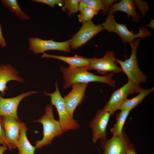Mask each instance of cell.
<instances>
[{
    "label": "cell",
    "mask_w": 154,
    "mask_h": 154,
    "mask_svg": "<svg viewBox=\"0 0 154 154\" xmlns=\"http://www.w3.org/2000/svg\"><path fill=\"white\" fill-rule=\"evenodd\" d=\"M60 70L64 80L63 87L64 89L77 83L98 82L107 84L113 88L116 86V81L113 79V74L112 73L99 76L89 72L82 68H76L70 66L67 68L61 66Z\"/></svg>",
    "instance_id": "obj_1"
},
{
    "label": "cell",
    "mask_w": 154,
    "mask_h": 154,
    "mask_svg": "<svg viewBox=\"0 0 154 154\" xmlns=\"http://www.w3.org/2000/svg\"><path fill=\"white\" fill-rule=\"evenodd\" d=\"M53 108L52 105H47L44 114L39 119L33 121L41 123L43 128L42 138L35 142L36 149H41L50 144L54 137L60 136L64 133L58 121L54 117Z\"/></svg>",
    "instance_id": "obj_2"
},
{
    "label": "cell",
    "mask_w": 154,
    "mask_h": 154,
    "mask_svg": "<svg viewBox=\"0 0 154 154\" xmlns=\"http://www.w3.org/2000/svg\"><path fill=\"white\" fill-rule=\"evenodd\" d=\"M140 40V38H136L129 43L131 53L129 58L124 61L116 59V62L120 65L122 72L127 76L128 80L138 84L145 82L147 79V76L139 68L137 58V50Z\"/></svg>",
    "instance_id": "obj_3"
},
{
    "label": "cell",
    "mask_w": 154,
    "mask_h": 154,
    "mask_svg": "<svg viewBox=\"0 0 154 154\" xmlns=\"http://www.w3.org/2000/svg\"><path fill=\"white\" fill-rule=\"evenodd\" d=\"M101 25L104 29L108 31L117 34L124 43H129L136 38H146L151 35V32L143 27L139 28L138 33H134L133 31H129L125 25L117 23L113 14H108Z\"/></svg>",
    "instance_id": "obj_4"
},
{
    "label": "cell",
    "mask_w": 154,
    "mask_h": 154,
    "mask_svg": "<svg viewBox=\"0 0 154 154\" xmlns=\"http://www.w3.org/2000/svg\"><path fill=\"white\" fill-rule=\"evenodd\" d=\"M55 91L52 93L44 92L46 95L51 98L52 105L56 108L59 116L58 121L64 132L70 130H75L80 127L78 121L71 118L69 115L63 98L59 90L57 83H55Z\"/></svg>",
    "instance_id": "obj_5"
},
{
    "label": "cell",
    "mask_w": 154,
    "mask_h": 154,
    "mask_svg": "<svg viewBox=\"0 0 154 154\" xmlns=\"http://www.w3.org/2000/svg\"><path fill=\"white\" fill-rule=\"evenodd\" d=\"M143 89L139 84L128 80L126 84L113 92L109 100L102 109L110 112L112 115L119 109L123 101L129 94L139 93Z\"/></svg>",
    "instance_id": "obj_6"
},
{
    "label": "cell",
    "mask_w": 154,
    "mask_h": 154,
    "mask_svg": "<svg viewBox=\"0 0 154 154\" xmlns=\"http://www.w3.org/2000/svg\"><path fill=\"white\" fill-rule=\"evenodd\" d=\"M114 53L112 51L106 52L102 58H93L89 64L82 68L85 70H94L104 76L108 73H118L122 72L116 62Z\"/></svg>",
    "instance_id": "obj_7"
},
{
    "label": "cell",
    "mask_w": 154,
    "mask_h": 154,
    "mask_svg": "<svg viewBox=\"0 0 154 154\" xmlns=\"http://www.w3.org/2000/svg\"><path fill=\"white\" fill-rule=\"evenodd\" d=\"M29 49L34 54L43 53L48 50H57L67 52L70 51V40L63 42H58L52 40H46L38 37L30 38L28 39Z\"/></svg>",
    "instance_id": "obj_8"
},
{
    "label": "cell",
    "mask_w": 154,
    "mask_h": 154,
    "mask_svg": "<svg viewBox=\"0 0 154 154\" xmlns=\"http://www.w3.org/2000/svg\"><path fill=\"white\" fill-rule=\"evenodd\" d=\"M104 30L101 24L95 25L92 20L82 23L79 30L70 39V47L73 49H76Z\"/></svg>",
    "instance_id": "obj_9"
},
{
    "label": "cell",
    "mask_w": 154,
    "mask_h": 154,
    "mask_svg": "<svg viewBox=\"0 0 154 154\" xmlns=\"http://www.w3.org/2000/svg\"><path fill=\"white\" fill-rule=\"evenodd\" d=\"M132 144L124 131L121 135L102 139L100 141L104 154H126L127 148Z\"/></svg>",
    "instance_id": "obj_10"
},
{
    "label": "cell",
    "mask_w": 154,
    "mask_h": 154,
    "mask_svg": "<svg viewBox=\"0 0 154 154\" xmlns=\"http://www.w3.org/2000/svg\"><path fill=\"white\" fill-rule=\"evenodd\" d=\"M1 120L8 148L11 150L16 148L20 129L24 123L9 116H1Z\"/></svg>",
    "instance_id": "obj_11"
},
{
    "label": "cell",
    "mask_w": 154,
    "mask_h": 154,
    "mask_svg": "<svg viewBox=\"0 0 154 154\" xmlns=\"http://www.w3.org/2000/svg\"><path fill=\"white\" fill-rule=\"evenodd\" d=\"M88 84L82 83L73 84L71 91L63 98L68 113L72 118L77 107L81 104L86 97L85 92Z\"/></svg>",
    "instance_id": "obj_12"
},
{
    "label": "cell",
    "mask_w": 154,
    "mask_h": 154,
    "mask_svg": "<svg viewBox=\"0 0 154 154\" xmlns=\"http://www.w3.org/2000/svg\"><path fill=\"white\" fill-rule=\"evenodd\" d=\"M111 114L109 112L102 109L98 110L97 114L89 123L92 129V139L93 142L96 143L100 139L106 137V129Z\"/></svg>",
    "instance_id": "obj_13"
},
{
    "label": "cell",
    "mask_w": 154,
    "mask_h": 154,
    "mask_svg": "<svg viewBox=\"0 0 154 154\" xmlns=\"http://www.w3.org/2000/svg\"><path fill=\"white\" fill-rule=\"evenodd\" d=\"M38 92L36 91H29L25 93H23L15 97L8 98H3L0 95V116H12L20 121L17 111L20 102L26 97Z\"/></svg>",
    "instance_id": "obj_14"
},
{
    "label": "cell",
    "mask_w": 154,
    "mask_h": 154,
    "mask_svg": "<svg viewBox=\"0 0 154 154\" xmlns=\"http://www.w3.org/2000/svg\"><path fill=\"white\" fill-rule=\"evenodd\" d=\"M14 80L22 82L23 80L19 75L16 70L9 64L0 65V92L1 95L4 96L5 91L8 89L7 82Z\"/></svg>",
    "instance_id": "obj_15"
},
{
    "label": "cell",
    "mask_w": 154,
    "mask_h": 154,
    "mask_svg": "<svg viewBox=\"0 0 154 154\" xmlns=\"http://www.w3.org/2000/svg\"><path fill=\"white\" fill-rule=\"evenodd\" d=\"M120 11L126 13L128 17L131 16L133 21L135 23L139 21L140 16L136 10L133 1L131 0H122L117 3L112 4L108 11V14H113L114 13Z\"/></svg>",
    "instance_id": "obj_16"
},
{
    "label": "cell",
    "mask_w": 154,
    "mask_h": 154,
    "mask_svg": "<svg viewBox=\"0 0 154 154\" xmlns=\"http://www.w3.org/2000/svg\"><path fill=\"white\" fill-rule=\"evenodd\" d=\"M41 57L42 58H52L60 60L68 64L69 66L76 68H83L87 66L93 59V58H88L77 55L68 57L49 54L44 52L43 53Z\"/></svg>",
    "instance_id": "obj_17"
},
{
    "label": "cell",
    "mask_w": 154,
    "mask_h": 154,
    "mask_svg": "<svg viewBox=\"0 0 154 154\" xmlns=\"http://www.w3.org/2000/svg\"><path fill=\"white\" fill-rule=\"evenodd\" d=\"M28 130L24 123L20 129L17 146L19 154H34L36 148L28 140L26 135Z\"/></svg>",
    "instance_id": "obj_18"
},
{
    "label": "cell",
    "mask_w": 154,
    "mask_h": 154,
    "mask_svg": "<svg viewBox=\"0 0 154 154\" xmlns=\"http://www.w3.org/2000/svg\"><path fill=\"white\" fill-rule=\"evenodd\" d=\"M154 91V88L149 89H143L138 95L130 99L127 98L121 104L119 110L131 111L137 107L144 100L145 97Z\"/></svg>",
    "instance_id": "obj_19"
},
{
    "label": "cell",
    "mask_w": 154,
    "mask_h": 154,
    "mask_svg": "<svg viewBox=\"0 0 154 154\" xmlns=\"http://www.w3.org/2000/svg\"><path fill=\"white\" fill-rule=\"evenodd\" d=\"M130 111L127 110H121L116 115V122L110 129L112 136L120 135L123 133V127Z\"/></svg>",
    "instance_id": "obj_20"
},
{
    "label": "cell",
    "mask_w": 154,
    "mask_h": 154,
    "mask_svg": "<svg viewBox=\"0 0 154 154\" xmlns=\"http://www.w3.org/2000/svg\"><path fill=\"white\" fill-rule=\"evenodd\" d=\"M2 5L9 9L13 13L21 20H29V16L25 13L20 7L16 0H1Z\"/></svg>",
    "instance_id": "obj_21"
},
{
    "label": "cell",
    "mask_w": 154,
    "mask_h": 154,
    "mask_svg": "<svg viewBox=\"0 0 154 154\" xmlns=\"http://www.w3.org/2000/svg\"><path fill=\"white\" fill-rule=\"evenodd\" d=\"M116 1L102 0H88L87 7L91 8L98 11L102 10L106 14L108 13L111 6Z\"/></svg>",
    "instance_id": "obj_22"
},
{
    "label": "cell",
    "mask_w": 154,
    "mask_h": 154,
    "mask_svg": "<svg viewBox=\"0 0 154 154\" xmlns=\"http://www.w3.org/2000/svg\"><path fill=\"white\" fill-rule=\"evenodd\" d=\"M80 0H64V6L62 8V11H67L68 15H74L78 11V4Z\"/></svg>",
    "instance_id": "obj_23"
},
{
    "label": "cell",
    "mask_w": 154,
    "mask_h": 154,
    "mask_svg": "<svg viewBox=\"0 0 154 154\" xmlns=\"http://www.w3.org/2000/svg\"><path fill=\"white\" fill-rule=\"evenodd\" d=\"M80 11V13L78 15V20L82 23L91 21L94 17L98 14V12L88 7Z\"/></svg>",
    "instance_id": "obj_24"
},
{
    "label": "cell",
    "mask_w": 154,
    "mask_h": 154,
    "mask_svg": "<svg viewBox=\"0 0 154 154\" xmlns=\"http://www.w3.org/2000/svg\"><path fill=\"white\" fill-rule=\"evenodd\" d=\"M32 1L46 4L51 7L54 8V5L56 4H64V1L62 0H33Z\"/></svg>",
    "instance_id": "obj_25"
},
{
    "label": "cell",
    "mask_w": 154,
    "mask_h": 154,
    "mask_svg": "<svg viewBox=\"0 0 154 154\" xmlns=\"http://www.w3.org/2000/svg\"><path fill=\"white\" fill-rule=\"evenodd\" d=\"M0 143L8 148L9 145L6 140L5 131L2 126L0 116Z\"/></svg>",
    "instance_id": "obj_26"
},
{
    "label": "cell",
    "mask_w": 154,
    "mask_h": 154,
    "mask_svg": "<svg viewBox=\"0 0 154 154\" xmlns=\"http://www.w3.org/2000/svg\"><path fill=\"white\" fill-rule=\"evenodd\" d=\"M126 154H137L135 146L132 143L127 148Z\"/></svg>",
    "instance_id": "obj_27"
},
{
    "label": "cell",
    "mask_w": 154,
    "mask_h": 154,
    "mask_svg": "<svg viewBox=\"0 0 154 154\" xmlns=\"http://www.w3.org/2000/svg\"><path fill=\"white\" fill-rule=\"evenodd\" d=\"M88 0H80L78 4V11H81L87 7Z\"/></svg>",
    "instance_id": "obj_28"
},
{
    "label": "cell",
    "mask_w": 154,
    "mask_h": 154,
    "mask_svg": "<svg viewBox=\"0 0 154 154\" xmlns=\"http://www.w3.org/2000/svg\"><path fill=\"white\" fill-rule=\"evenodd\" d=\"M0 45L1 47H4L6 46V41L2 33V29L0 24Z\"/></svg>",
    "instance_id": "obj_29"
},
{
    "label": "cell",
    "mask_w": 154,
    "mask_h": 154,
    "mask_svg": "<svg viewBox=\"0 0 154 154\" xmlns=\"http://www.w3.org/2000/svg\"><path fill=\"white\" fill-rule=\"evenodd\" d=\"M7 149V147L5 145L0 146V154H3Z\"/></svg>",
    "instance_id": "obj_30"
}]
</instances>
